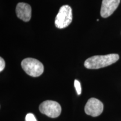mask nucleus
I'll use <instances>...</instances> for the list:
<instances>
[{"label":"nucleus","mask_w":121,"mask_h":121,"mask_svg":"<svg viewBox=\"0 0 121 121\" xmlns=\"http://www.w3.org/2000/svg\"><path fill=\"white\" fill-rule=\"evenodd\" d=\"M119 58L118 54L115 53L104 56H94L85 61L84 66L88 69H99L116 63Z\"/></svg>","instance_id":"nucleus-1"},{"label":"nucleus","mask_w":121,"mask_h":121,"mask_svg":"<svg viewBox=\"0 0 121 121\" xmlns=\"http://www.w3.org/2000/svg\"><path fill=\"white\" fill-rule=\"evenodd\" d=\"M21 65L24 71L30 76L38 77L44 72L43 65L37 59L26 58L22 60Z\"/></svg>","instance_id":"nucleus-2"},{"label":"nucleus","mask_w":121,"mask_h":121,"mask_svg":"<svg viewBox=\"0 0 121 121\" xmlns=\"http://www.w3.org/2000/svg\"><path fill=\"white\" fill-rule=\"evenodd\" d=\"M72 21V9L69 5H63L60 7L55 19V26L62 29L67 27Z\"/></svg>","instance_id":"nucleus-3"},{"label":"nucleus","mask_w":121,"mask_h":121,"mask_svg":"<svg viewBox=\"0 0 121 121\" xmlns=\"http://www.w3.org/2000/svg\"><path fill=\"white\" fill-rule=\"evenodd\" d=\"M39 108L42 114L53 118L58 117L61 113V107L55 101H44L40 104Z\"/></svg>","instance_id":"nucleus-4"},{"label":"nucleus","mask_w":121,"mask_h":121,"mask_svg":"<svg viewBox=\"0 0 121 121\" xmlns=\"http://www.w3.org/2000/svg\"><path fill=\"white\" fill-rule=\"evenodd\" d=\"M104 105L102 102L98 99L91 98L89 99L85 107L86 114L92 117H98L103 111Z\"/></svg>","instance_id":"nucleus-5"},{"label":"nucleus","mask_w":121,"mask_h":121,"mask_svg":"<svg viewBox=\"0 0 121 121\" xmlns=\"http://www.w3.org/2000/svg\"><path fill=\"white\" fill-rule=\"evenodd\" d=\"M121 0H103L100 10V15L106 18L112 15L118 7Z\"/></svg>","instance_id":"nucleus-6"},{"label":"nucleus","mask_w":121,"mask_h":121,"mask_svg":"<svg viewBox=\"0 0 121 121\" xmlns=\"http://www.w3.org/2000/svg\"><path fill=\"white\" fill-rule=\"evenodd\" d=\"M16 13L20 19L25 22H28L31 19V7L26 3L20 2L16 6Z\"/></svg>","instance_id":"nucleus-7"},{"label":"nucleus","mask_w":121,"mask_h":121,"mask_svg":"<svg viewBox=\"0 0 121 121\" xmlns=\"http://www.w3.org/2000/svg\"><path fill=\"white\" fill-rule=\"evenodd\" d=\"M74 86H75L76 90L77 93L78 95H80L81 93V84L80 82L78 80H75L74 81Z\"/></svg>","instance_id":"nucleus-8"},{"label":"nucleus","mask_w":121,"mask_h":121,"mask_svg":"<svg viewBox=\"0 0 121 121\" xmlns=\"http://www.w3.org/2000/svg\"><path fill=\"white\" fill-rule=\"evenodd\" d=\"M25 121H37L34 115L32 113H29L25 117Z\"/></svg>","instance_id":"nucleus-9"},{"label":"nucleus","mask_w":121,"mask_h":121,"mask_svg":"<svg viewBox=\"0 0 121 121\" xmlns=\"http://www.w3.org/2000/svg\"><path fill=\"white\" fill-rule=\"evenodd\" d=\"M5 67V62L2 57L0 58V71L2 72Z\"/></svg>","instance_id":"nucleus-10"}]
</instances>
